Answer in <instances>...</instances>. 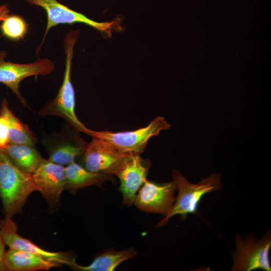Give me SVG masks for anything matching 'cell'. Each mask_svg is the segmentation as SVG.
<instances>
[{
  "label": "cell",
  "mask_w": 271,
  "mask_h": 271,
  "mask_svg": "<svg viewBox=\"0 0 271 271\" xmlns=\"http://www.w3.org/2000/svg\"><path fill=\"white\" fill-rule=\"evenodd\" d=\"M79 132L66 123L59 132L43 135L42 145L49 155L48 160L66 166L79 159L87 143Z\"/></svg>",
  "instance_id": "8992f818"
},
{
  "label": "cell",
  "mask_w": 271,
  "mask_h": 271,
  "mask_svg": "<svg viewBox=\"0 0 271 271\" xmlns=\"http://www.w3.org/2000/svg\"><path fill=\"white\" fill-rule=\"evenodd\" d=\"M29 4L43 8L46 12L47 23L42 41L37 50L39 53L49 30L60 24L83 23L107 35L115 27V21L98 22L84 15L71 9L57 0H25Z\"/></svg>",
  "instance_id": "9c48e42d"
},
{
  "label": "cell",
  "mask_w": 271,
  "mask_h": 271,
  "mask_svg": "<svg viewBox=\"0 0 271 271\" xmlns=\"http://www.w3.org/2000/svg\"><path fill=\"white\" fill-rule=\"evenodd\" d=\"M10 10L6 4L0 6V25L2 22L10 15Z\"/></svg>",
  "instance_id": "7402d4cb"
},
{
  "label": "cell",
  "mask_w": 271,
  "mask_h": 271,
  "mask_svg": "<svg viewBox=\"0 0 271 271\" xmlns=\"http://www.w3.org/2000/svg\"><path fill=\"white\" fill-rule=\"evenodd\" d=\"M0 29L4 37L18 41L24 38L28 32V25L22 17L10 14L2 22Z\"/></svg>",
  "instance_id": "d6986e66"
},
{
  "label": "cell",
  "mask_w": 271,
  "mask_h": 271,
  "mask_svg": "<svg viewBox=\"0 0 271 271\" xmlns=\"http://www.w3.org/2000/svg\"><path fill=\"white\" fill-rule=\"evenodd\" d=\"M8 103L7 99L3 100L0 114L5 116L9 121V143L35 146L38 142L36 135L27 124L22 122L15 115L9 108Z\"/></svg>",
  "instance_id": "ac0fdd59"
},
{
  "label": "cell",
  "mask_w": 271,
  "mask_h": 271,
  "mask_svg": "<svg viewBox=\"0 0 271 271\" xmlns=\"http://www.w3.org/2000/svg\"><path fill=\"white\" fill-rule=\"evenodd\" d=\"M0 149L15 165L30 174L45 160L33 145L8 143Z\"/></svg>",
  "instance_id": "9a60e30c"
},
{
  "label": "cell",
  "mask_w": 271,
  "mask_h": 271,
  "mask_svg": "<svg viewBox=\"0 0 271 271\" xmlns=\"http://www.w3.org/2000/svg\"><path fill=\"white\" fill-rule=\"evenodd\" d=\"M5 245L0 228V271L8 270L6 264Z\"/></svg>",
  "instance_id": "44dd1931"
},
{
  "label": "cell",
  "mask_w": 271,
  "mask_h": 271,
  "mask_svg": "<svg viewBox=\"0 0 271 271\" xmlns=\"http://www.w3.org/2000/svg\"><path fill=\"white\" fill-rule=\"evenodd\" d=\"M6 56L5 51H0V83L10 88L21 103L27 107V102L19 90L20 82L29 76L50 74L55 70V63L45 58H39L31 63H16L6 61Z\"/></svg>",
  "instance_id": "ba28073f"
},
{
  "label": "cell",
  "mask_w": 271,
  "mask_h": 271,
  "mask_svg": "<svg viewBox=\"0 0 271 271\" xmlns=\"http://www.w3.org/2000/svg\"><path fill=\"white\" fill-rule=\"evenodd\" d=\"M79 33V29L71 30L65 35L63 40L65 66L62 85L56 97L41 108L38 115L40 117H60L79 132H83L91 136L92 130L87 128L76 114L75 91L71 82L74 48Z\"/></svg>",
  "instance_id": "6da1fadb"
},
{
  "label": "cell",
  "mask_w": 271,
  "mask_h": 271,
  "mask_svg": "<svg viewBox=\"0 0 271 271\" xmlns=\"http://www.w3.org/2000/svg\"><path fill=\"white\" fill-rule=\"evenodd\" d=\"M32 176L36 190L45 198L49 207H57L65 189V166L45 159Z\"/></svg>",
  "instance_id": "4fadbf2b"
},
{
  "label": "cell",
  "mask_w": 271,
  "mask_h": 271,
  "mask_svg": "<svg viewBox=\"0 0 271 271\" xmlns=\"http://www.w3.org/2000/svg\"><path fill=\"white\" fill-rule=\"evenodd\" d=\"M65 189L73 194L90 186L101 187L104 182L114 180L112 175L89 171L76 162L65 166Z\"/></svg>",
  "instance_id": "5bb4252c"
},
{
  "label": "cell",
  "mask_w": 271,
  "mask_h": 271,
  "mask_svg": "<svg viewBox=\"0 0 271 271\" xmlns=\"http://www.w3.org/2000/svg\"><path fill=\"white\" fill-rule=\"evenodd\" d=\"M0 228L5 243L10 248L29 252L61 265H68L72 268L77 264L76 256L73 253L49 251L20 236L17 233L16 223L10 217L6 216L4 219L1 220Z\"/></svg>",
  "instance_id": "7c38bea8"
},
{
  "label": "cell",
  "mask_w": 271,
  "mask_h": 271,
  "mask_svg": "<svg viewBox=\"0 0 271 271\" xmlns=\"http://www.w3.org/2000/svg\"><path fill=\"white\" fill-rule=\"evenodd\" d=\"M36 190L32 174L18 168L0 149V196L6 216L12 218L20 213Z\"/></svg>",
  "instance_id": "3957f363"
},
{
  "label": "cell",
  "mask_w": 271,
  "mask_h": 271,
  "mask_svg": "<svg viewBox=\"0 0 271 271\" xmlns=\"http://www.w3.org/2000/svg\"><path fill=\"white\" fill-rule=\"evenodd\" d=\"M236 250L232 253L233 271L271 270L269 251L271 247L270 230H267L260 239L249 233L243 238L235 237Z\"/></svg>",
  "instance_id": "277c9868"
},
{
  "label": "cell",
  "mask_w": 271,
  "mask_h": 271,
  "mask_svg": "<svg viewBox=\"0 0 271 271\" xmlns=\"http://www.w3.org/2000/svg\"><path fill=\"white\" fill-rule=\"evenodd\" d=\"M151 163L140 154H129L115 176L120 181L119 191L122 195V203L130 206L134 204L140 189L147 180Z\"/></svg>",
  "instance_id": "30bf717a"
},
{
  "label": "cell",
  "mask_w": 271,
  "mask_h": 271,
  "mask_svg": "<svg viewBox=\"0 0 271 271\" xmlns=\"http://www.w3.org/2000/svg\"><path fill=\"white\" fill-rule=\"evenodd\" d=\"M137 254L134 249L130 247L120 250L110 248L98 253L88 265L77 263L73 269L82 271H112L122 262L134 257Z\"/></svg>",
  "instance_id": "e0dca14e"
},
{
  "label": "cell",
  "mask_w": 271,
  "mask_h": 271,
  "mask_svg": "<svg viewBox=\"0 0 271 271\" xmlns=\"http://www.w3.org/2000/svg\"><path fill=\"white\" fill-rule=\"evenodd\" d=\"M172 178L177 186L178 194L169 212L156 225V227L166 225L169 219L179 215L185 220L188 214L199 216L198 209L202 197L209 193L222 189L221 177L218 173H212L196 184L190 183L178 170H174Z\"/></svg>",
  "instance_id": "7a4b0ae2"
},
{
  "label": "cell",
  "mask_w": 271,
  "mask_h": 271,
  "mask_svg": "<svg viewBox=\"0 0 271 271\" xmlns=\"http://www.w3.org/2000/svg\"><path fill=\"white\" fill-rule=\"evenodd\" d=\"M176 190L174 180L162 183L147 180L138 191L133 204L141 211L165 216L174 203Z\"/></svg>",
  "instance_id": "8fae6325"
},
{
  "label": "cell",
  "mask_w": 271,
  "mask_h": 271,
  "mask_svg": "<svg viewBox=\"0 0 271 271\" xmlns=\"http://www.w3.org/2000/svg\"><path fill=\"white\" fill-rule=\"evenodd\" d=\"M9 123L7 118L0 114V148L9 143Z\"/></svg>",
  "instance_id": "ffe728a7"
},
{
  "label": "cell",
  "mask_w": 271,
  "mask_h": 271,
  "mask_svg": "<svg viewBox=\"0 0 271 271\" xmlns=\"http://www.w3.org/2000/svg\"><path fill=\"white\" fill-rule=\"evenodd\" d=\"M6 264L7 270L11 271L48 270L61 266L37 254L10 248L6 251Z\"/></svg>",
  "instance_id": "2e32d148"
},
{
  "label": "cell",
  "mask_w": 271,
  "mask_h": 271,
  "mask_svg": "<svg viewBox=\"0 0 271 271\" xmlns=\"http://www.w3.org/2000/svg\"><path fill=\"white\" fill-rule=\"evenodd\" d=\"M91 137L79 164L92 172L115 176L129 154L120 152L100 138Z\"/></svg>",
  "instance_id": "52a82bcc"
},
{
  "label": "cell",
  "mask_w": 271,
  "mask_h": 271,
  "mask_svg": "<svg viewBox=\"0 0 271 271\" xmlns=\"http://www.w3.org/2000/svg\"><path fill=\"white\" fill-rule=\"evenodd\" d=\"M170 124L163 117L157 116L149 124L131 131L113 132L93 131L91 136L100 138L124 154H141L146 148L149 140L158 136L161 131L169 129Z\"/></svg>",
  "instance_id": "5b68a950"
}]
</instances>
